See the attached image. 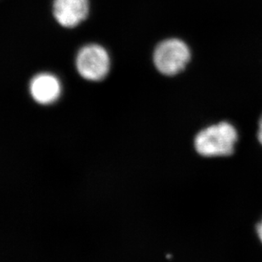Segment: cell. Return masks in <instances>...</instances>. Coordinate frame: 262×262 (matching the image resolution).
I'll return each mask as SVG.
<instances>
[{
  "instance_id": "1",
  "label": "cell",
  "mask_w": 262,
  "mask_h": 262,
  "mask_svg": "<svg viewBox=\"0 0 262 262\" xmlns=\"http://www.w3.org/2000/svg\"><path fill=\"white\" fill-rule=\"evenodd\" d=\"M237 141V129L228 122H222L200 131L195 138V148L202 156H230L234 154Z\"/></svg>"
},
{
  "instance_id": "2",
  "label": "cell",
  "mask_w": 262,
  "mask_h": 262,
  "mask_svg": "<svg viewBox=\"0 0 262 262\" xmlns=\"http://www.w3.org/2000/svg\"><path fill=\"white\" fill-rule=\"evenodd\" d=\"M191 57L190 50L183 41L167 39L159 43L154 51V61L157 69L164 75H176L182 72Z\"/></svg>"
},
{
  "instance_id": "3",
  "label": "cell",
  "mask_w": 262,
  "mask_h": 262,
  "mask_svg": "<svg viewBox=\"0 0 262 262\" xmlns=\"http://www.w3.org/2000/svg\"><path fill=\"white\" fill-rule=\"evenodd\" d=\"M75 63L79 75L89 81L102 80L110 70L108 53L98 45L83 46L76 56Z\"/></svg>"
},
{
  "instance_id": "4",
  "label": "cell",
  "mask_w": 262,
  "mask_h": 262,
  "mask_svg": "<svg viewBox=\"0 0 262 262\" xmlns=\"http://www.w3.org/2000/svg\"><path fill=\"white\" fill-rule=\"evenodd\" d=\"M90 13L89 0H55L53 15L63 28H73L83 23Z\"/></svg>"
},
{
  "instance_id": "5",
  "label": "cell",
  "mask_w": 262,
  "mask_h": 262,
  "mask_svg": "<svg viewBox=\"0 0 262 262\" xmlns=\"http://www.w3.org/2000/svg\"><path fill=\"white\" fill-rule=\"evenodd\" d=\"M61 81L50 73H38L30 82L29 91L32 98L40 105H51L58 101L61 95Z\"/></svg>"
},
{
  "instance_id": "6",
  "label": "cell",
  "mask_w": 262,
  "mask_h": 262,
  "mask_svg": "<svg viewBox=\"0 0 262 262\" xmlns=\"http://www.w3.org/2000/svg\"><path fill=\"white\" fill-rule=\"evenodd\" d=\"M255 232L259 242L262 245V216L260 217V220L255 224Z\"/></svg>"
},
{
  "instance_id": "7",
  "label": "cell",
  "mask_w": 262,
  "mask_h": 262,
  "mask_svg": "<svg viewBox=\"0 0 262 262\" xmlns=\"http://www.w3.org/2000/svg\"><path fill=\"white\" fill-rule=\"evenodd\" d=\"M256 138L260 146H262V114L259 118L257 124V131H256Z\"/></svg>"
}]
</instances>
